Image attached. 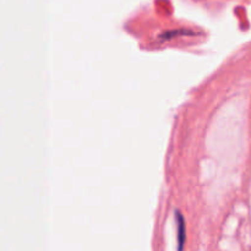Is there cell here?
<instances>
[{"label": "cell", "instance_id": "obj_1", "mask_svg": "<svg viewBox=\"0 0 251 251\" xmlns=\"http://www.w3.org/2000/svg\"><path fill=\"white\" fill-rule=\"evenodd\" d=\"M174 215H176V227H178V243H179L178 249L181 250L184 248V243H185V239H186L185 222H184V217L180 213V211H176Z\"/></svg>", "mask_w": 251, "mask_h": 251}]
</instances>
